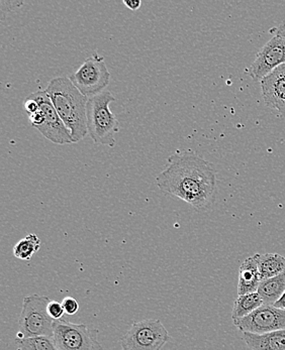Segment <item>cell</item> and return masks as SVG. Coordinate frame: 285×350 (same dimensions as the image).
I'll list each match as a JSON object with an SVG mask.
<instances>
[{
	"label": "cell",
	"instance_id": "8fae6325",
	"mask_svg": "<svg viewBox=\"0 0 285 350\" xmlns=\"http://www.w3.org/2000/svg\"><path fill=\"white\" fill-rule=\"evenodd\" d=\"M260 85L266 105L285 118V64L261 80Z\"/></svg>",
	"mask_w": 285,
	"mask_h": 350
},
{
	"label": "cell",
	"instance_id": "cb8c5ba5",
	"mask_svg": "<svg viewBox=\"0 0 285 350\" xmlns=\"http://www.w3.org/2000/svg\"><path fill=\"white\" fill-rule=\"evenodd\" d=\"M123 3L127 6L129 10H138L142 5L141 0H123Z\"/></svg>",
	"mask_w": 285,
	"mask_h": 350
},
{
	"label": "cell",
	"instance_id": "ac0fdd59",
	"mask_svg": "<svg viewBox=\"0 0 285 350\" xmlns=\"http://www.w3.org/2000/svg\"><path fill=\"white\" fill-rule=\"evenodd\" d=\"M16 345L20 350H60L55 343L54 337L16 339Z\"/></svg>",
	"mask_w": 285,
	"mask_h": 350
},
{
	"label": "cell",
	"instance_id": "e0dca14e",
	"mask_svg": "<svg viewBox=\"0 0 285 350\" xmlns=\"http://www.w3.org/2000/svg\"><path fill=\"white\" fill-rule=\"evenodd\" d=\"M41 239L37 235L31 233L14 245V256L20 260H29L33 258L34 254L41 248Z\"/></svg>",
	"mask_w": 285,
	"mask_h": 350
},
{
	"label": "cell",
	"instance_id": "7a4b0ae2",
	"mask_svg": "<svg viewBox=\"0 0 285 350\" xmlns=\"http://www.w3.org/2000/svg\"><path fill=\"white\" fill-rule=\"evenodd\" d=\"M55 109L71 133L74 143L87 135L86 105L88 98L74 86L69 77H56L46 89Z\"/></svg>",
	"mask_w": 285,
	"mask_h": 350
},
{
	"label": "cell",
	"instance_id": "44dd1931",
	"mask_svg": "<svg viewBox=\"0 0 285 350\" xmlns=\"http://www.w3.org/2000/svg\"><path fill=\"white\" fill-rule=\"evenodd\" d=\"M23 108H25V112H27L29 116L31 114L36 113V112L39 111L40 106L39 103L35 100V99L32 98V97H27V100L23 103Z\"/></svg>",
	"mask_w": 285,
	"mask_h": 350
},
{
	"label": "cell",
	"instance_id": "7c38bea8",
	"mask_svg": "<svg viewBox=\"0 0 285 350\" xmlns=\"http://www.w3.org/2000/svg\"><path fill=\"white\" fill-rule=\"evenodd\" d=\"M262 282L258 266L254 256H249L242 262L239 269V284H238V295L251 294L258 291Z\"/></svg>",
	"mask_w": 285,
	"mask_h": 350
},
{
	"label": "cell",
	"instance_id": "6da1fadb",
	"mask_svg": "<svg viewBox=\"0 0 285 350\" xmlns=\"http://www.w3.org/2000/svg\"><path fill=\"white\" fill-rule=\"evenodd\" d=\"M161 191L182 199L197 212L210 210L218 194L214 165L191 150L176 152L156 179Z\"/></svg>",
	"mask_w": 285,
	"mask_h": 350
},
{
	"label": "cell",
	"instance_id": "5b68a950",
	"mask_svg": "<svg viewBox=\"0 0 285 350\" xmlns=\"http://www.w3.org/2000/svg\"><path fill=\"white\" fill-rule=\"evenodd\" d=\"M171 339L169 332L158 319L135 322L121 338L123 350H161Z\"/></svg>",
	"mask_w": 285,
	"mask_h": 350
},
{
	"label": "cell",
	"instance_id": "9a60e30c",
	"mask_svg": "<svg viewBox=\"0 0 285 350\" xmlns=\"http://www.w3.org/2000/svg\"><path fill=\"white\" fill-rule=\"evenodd\" d=\"M284 292L285 271L276 277L261 282L258 291H257L265 305L275 304Z\"/></svg>",
	"mask_w": 285,
	"mask_h": 350
},
{
	"label": "cell",
	"instance_id": "2e32d148",
	"mask_svg": "<svg viewBox=\"0 0 285 350\" xmlns=\"http://www.w3.org/2000/svg\"><path fill=\"white\" fill-rule=\"evenodd\" d=\"M264 305L262 298L258 293H251V294L238 296L234 303L232 318L233 320L241 319L250 315L251 313Z\"/></svg>",
	"mask_w": 285,
	"mask_h": 350
},
{
	"label": "cell",
	"instance_id": "277c9868",
	"mask_svg": "<svg viewBox=\"0 0 285 350\" xmlns=\"http://www.w3.org/2000/svg\"><path fill=\"white\" fill-rule=\"evenodd\" d=\"M49 303L48 297L40 295H32L23 299L16 339L54 336L56 321L47 311Z\"/></svg>",
	"mask_w": 285,
	"mask_h": 350
},
{
	"label": "cell",
	"instance_id": "52a82bcc",
	"mask_svg": "<svg viewBox=\"0 0 285 350\" xmlns=\"http://www.w3.org/2000/svg\"><path fill=\"white\" fill-rule=\"evenodd\" d=\"M53 337L60 350H102L97 339V331L89 329L85 324L57 320Z\"/></svg>",
	"mask_w": 285,
	"mask_h": 350
},
{
	"label": "cell",
	"instance_id": "ba28073f",
	"mask_svg": "<svg viewBox=\"0 0 285 350\" xmlns=\"http://www.w3.org/2000/svg\"><path fill=\"white\" fill-rule=\"evenodd\" d=\"M234 325L242 332L266 334L285 329V311L273 305H263L250 315L233 320Z\"/></svg>",
	"mask_w": 285,
	"mask_h": 350
},
{
	"label": "cell",
	"instance_id": "9c48e42d",
	"mask_svg": "<svg viewBox=\"0 0 285 350\" xmlns=\"http://www.w3.org/2000/svg\"><path fill=\"white\" fill-rule=\"evenodd\" d=\"M29 97L35 99L39 103L40 110L44 113L45 122L38 131L49 141L57 144H74L71 133L66 127L61 120L58 112L55 109L50 97L46 90H39Z\"/></svg>",
	"mask_w": 285,
	"mask_h": 350
},
{
	"label": "cell",
	"instance_id": "d6986e66",
	"mask_svg": "<svg viewBox=\"0 0 285 350\" xmlns=\"http://www.w3.org/2000/svg\"><path fill=\"white\" fill-rule=\"evenodd\" d=\"M47 311H48L49 315L51 318L57 321V320H61L63 316L65 315V310H64L63 305L62 303L57 302V301H50V303L47 307Z\"/></svg>",
	"mask_w": 285,
	"mask_h": 350
},
{
	"label": "cell",
	"instance_id": "30bf717a",
	"mask_svg": "<svg viewBox=\"0 0 285 350\" xmlns=\"http://www.w3.org/2000/svg\"><path fill=\"white\" fill-rule=\"evenodd\" d=\"M285 64V40L273 37L266 42L256 55L250 68L253 80L261 82L268 75Z\"/></svg>",
	"mask_w": 285,
	"mask_h": 350
},
{
	"label": "cell",
	"instance_id": "8992f818",
	"mask_svg": "<svg viewBox=\"0 0 285 350\" xmlns=\"http://www.w3.org/2000/svg\"><path fill=\"white\" fill-rule=\"evenodd\" d=\"M69 79L89 99L106 91L104 89L110 83V74L103 57L95 52L84 61L75 73L70 75Z\"/></svg>",
	"mask_w": 285,
	"mask_h": 350
},
{
	"label": "cell",
	"instance_id": "d4e9b609",
	"mask_svg": "<svg viewBox=\"0 0 285 350\" xmlns=\"http://www.w3.org/2000/svg\"><path fill=\"white\" fill-rule=\"evenodd\" d=\"M274 307H276L277 309L284 310L285 311V292L282 297H280V300L273 305Z\"/></svg>",
	"mask_w": 285,
	"mask_h": 350
},
{
	"label": "cell",
	"instance_id": "4fadbf2b",
	"mask_svg": "<svg viewBox=\"0 0 285 350\" xmlns=\"http://www.w3.org/2000/svg\"><path fill=\"white\" fill-rule=\"evenodd\" d=\"M243 338L251 350H285V329L266 334L245 332Z\"/></svg>",
	"mask_w": 285,
	"mask_h": 350
},
{
	"label": "cell",
	"instance_id": "ffe728a7",
	"mask_svg": "<svg viewBox=\"0 0 285 350\" xmlns=\"http://www.w3.org/2000/svg\"><path fill=\"white\" fill-rule=\"evenodd\" d=\"M62 305H63L64 310H65V313L67 315H74L79 310V304H78L76 299L72 298V297L64 298L62 301Z\"/></svg>",
	"mask_w": 285,
	"mask_h": 350
},
{
	"label": "cell",
	"instance_id": "5bb4252c",
	"mask_svg": "<svg viewBox=\"0 0 285 350\" xmlns=\"http://www.w3.org/2000/svg\"><path fill=\"white\" fill-rule=\"evenodd\" d=\"M254 256L261 280L271 279L285 271V258L278 254H256Z\"/></svg>",
	"mask_w": 285,
	"mask_h": 350
},
{
	"label": "cell",
	"instance_id": "7402d4cb",
	"mask_svg": "<svg viewBox=\"0 0 285 350\" xmlns=\"http://www.w3.org/2000/svg\"><path fill=\"white\" fill-rule=\"evenodd\" d=\"M29 124L33 125L36 129H39L40 126H42V124L45 122V116L44 113L39 109V111L36 112V113L31 114L29 116Z\"/></svg>",
	"mask_w": 285,
	"mask_h": 350
},
{
	"label": "cell",
	"instance_id": "603a6c76",
	"mask_svg": "<svg viewBox=\"0 0 285 350\" xmlns=\"http://www.w3.org/2000/svg\"><path fill=\"white\" fill-rule=\"evenodd\" d=\"M274 37H280L285 40V21H282L277 27H272L269 31Z\"/></svg>",
	"mask_w": 285,
	"mask_h": 350
},
{
	"label": "cell",
	"instance_id": "3957f363",
	"mask_svg": "<svg viewBox=\"0 0 285 350\" xmlns=\"http://www.w3.org/2000/svg\"><path fill=\"white\" fill-rule=\"evenodd\" d=\"M116 100L110 91H103L87 101V133L97 144L112 148L116 146L114 135L119 131V122L110 111V104Z\"/></svg>",
	"mask_w": 285,
	"mask_h": 350
}]
</instances>
